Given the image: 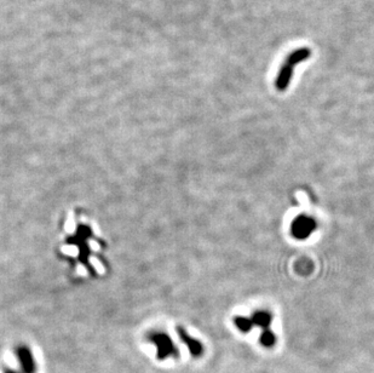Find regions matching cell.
Returning a JSON list of instances; mask_svg holds the SVG:
<instances>
[{
    "label": "cell",
    "mask_w": 374,
    "mask_h": 373,
    "mask_svg": "<svg viewBox=\"0 0 374 373\" xmlns=\"http://www.w3.org/2000/svg\"><path fill=\"white\" fill-rule=\"evenodd\" d=\"M311 57V49L309 48H299L293 50L291 54L284 58L282 65L279 69V73L275 79V87L277 91L283 92L290 86L291 80H292L294 67L302 62Z\"/></svg>",
    "instance_id": "6da1fadb"
},
{
    "label": "cell",
    "mask_w": 374,
    "mask_h": 373,
    "mask_svg": "<svg viewBox=\"0 0 374 373\" xmlns=\"http://www.w3.org/2000/svg\"><path fill=\"white\" fill-rule=\"evenodd\" d=\"M235 323H236L237 327H239V330H241L243 332H248L253 326L252 320L246 318H236L235 319Z\"/></svg>",
    "instance_id": "5b68a950"
},
{
    "label": "cell",
    "mask_w": 374,
    "mask_h": 373,
    "mask_svg": "<svg viewBox=\"0 0 374 373\" xmlns=\"http://www.w3.org/2000/svg\"><path fill=\"white\" fill-rule=\"evenodd\" d=\"M259 342L261 345L267 346V348H270V346H274L275 345V342H276V337L275 335H274L273 332L269 331V330H266L263 333L260 335V338H259Z\"/></svg>",
    "instance_id": "277c9868"
},
{
    "label": "cell",
    "mask_w": 374,
    "mask_h": 373,
    "mask_svg": "<svg viewBox=\"0 0 374 373\" xmlns=\"http://www.w3.org/2000/svg\"><path fill=\"white\" fill-rule=\"evenodd\" d=\"M315 221L307 216H299L292 224V234L297 239H306L315 230Z\"/></svg>",
    "instance_id": "7a4b0ae2"
},
{
    "label": "cell",
    "mask_w": 374,
    "mask_h": 373,
    "mask_svg": "<svg viewBox=\"0 0 374 373\" xmlns=\"http://www.w3.org/2000/svg\"><path fill=\"white\" fill-rule=\"evenodd\" d=\"M271 319H273V316H271V314H269L268 312H257L256 314L253 315L252 322L254 325L260 326V327L263 328H268L271 323Z\"/></svg>",
    "instance_id": "3957f363"
}]
</instances>
